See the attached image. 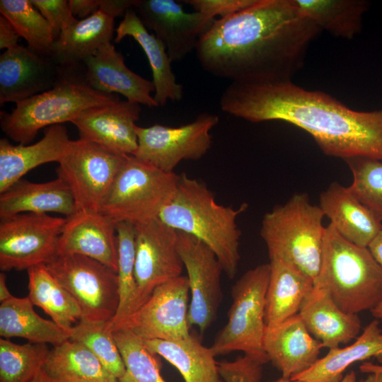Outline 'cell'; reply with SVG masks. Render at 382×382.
I'll return each instance as SVG.
<instances>
[{
  "mask_svg": "<svg viewBox=\"0 0 382 382\" xmlns=\"http://www.w3.org/2000/svg\"><path fill=\"white\" fill-rule=\"evenodd\" d=\"M321 31L294 0H256L216 19L196 57L206 72L231 82L291 80Z\"/></svg>",
  "mask_w": 382,
  "mask_h": 382,
  "instance_id": "cell-1",
  "label": "cell"
},
{
  "mask_svg": "<svg viewBox=\"0 0 382 382\" xmlns=\"http://www.w3.org/2000/svg\"><path fill=\"white\" fill-rule=\"evenodd\" d=\"M221 110L250 122L280 120L307 132L327 156L382 160V108L358 111L291 80L232 81Z\"/></svg>",
  "mask_w": 382,
  "mask_h": 382,
  "instance_id": "cell-2",
  "label": "cell"
},
{
  "mask_svg": "<svg viewBox=\"0 0 382 382\" xmlns=\"http://www.w3.org/2000/svg\"><path fill=\"white\" fill-rule=\"evenodd\" d=\"M247 208V204L238 209L218 204L203 182L183 173L179 175L173 198L158 218L172 228L205 243L216 255L227 277L233 279L240 260L241 231L236 220Z\"/></svg>",
  "mask_w": 382,
  "mask_h": 382,
  "instance_id": "cell-3",
  "label": "cell"
},
{
  "mask_svg": "<svg viewBox=\"0 0 382 382\" xmlns=\"http://www.w3.org/2000/svg\"><path fill=\"white\" fill-rule=\"evenodd\" d=\"M314 285L326 289L349 313L371 311L382 301V269L367 247L347 241L331 224L325 228Z\"/></svg>",
  "mask_w": 382,
  "mask_h": 382,
  "instance_id": "cell-4",
  "label": "cell"
},
{
  "mask_svg": "<svg viewBox=\"0 0 382 382\" xmlns=\"http://www.w3.org/2000/svg\"><path fill=\"white\" fill-rule=\"evenodd\" d=\"M91 88L81 69H66L62 79L51 89L16 104L11 112L1 111L0 126L4 133L21 144H29L42 129L71 122L83 110L119 100Z\"/></svg>",
  "mask_w": 382,
  "mask_h": 382,
  "instance_id": "cell-5",
  "label": "cell"
},
{
  "mask_svg": "<svg viewBox=\"0 0 382 382\" xmlns=\"http://www.w3.org/2000/svg\"><path fill=\"white\" fill-rule=\"evenodd\" d=\"M325 215L306 193L293 195L275 206L262 219L260 236L270 260L289 263L314 281L320 265L325 228Z\"/></svg>",
  "mask_w": 382,
  "mask_h": 382,
  "instance_id": "cell-6",
  "label": "cell"
},
{
  "mask_svg": "<svg viewBox=\"0 0 382 382\" xmlns=\"http://www.w3.org/2000/svg\"><path fill=\"white\" fill-rule=\"evenodd\" d=\"M179 175L163 171L127 156L103 204L101 212L117 223L137 225L158 217L172 200Z\"/></svg>",
  "mask_w": 382,
  "mask_h": 382,
  "instance_id": "cell-7",
  "label": "cell"
},
{
  "mask_svg": "<svg viewBox=\"0 0 382 382\" xmlns=\"http://www.w3.org/2000/svg\"><path fill=\"white\" fill-rule=\"evenodd\" d=\"M270 274V263L261 264L246 271L233 286L228 320L211 346L216 357L240 351L265 364L269 361L263 340Z\"/></svg>",
  "mask_w": 382,
  "mask_h": 382,
  "instance_id": "cell-8",
  "label": "cell"
},
{
  "mask_svg": "<svg viewBox=\"0 0 382 382\" xmlns=\"http://www.w3.org/2000/svg\"><path fill=\"white\" fill-rule=\"evenodd\" d=\"M46 266L78 303L81 320H112L120 303L116 271L94 259L75 254L57 255Z\"/></svg>",
  "mask_w": 382,
  "mask_h": 382,
  "instance_id": "cell-9",
  "label": "cell"
},
{
  "mask_svg": "<svg viewBox=\"0 0 382 382\" xmlns=\"http://www.w3.org/2000/svg\"><path fill=\"white\" fill-rule=\"evenodd\" d=\"M126 156L80 138L71 140L57 173L69 187L76 211L101 212Z\"/></svg>",
  "mask_w": 382,
  "mask_h": 382,
  "instance_id": "cell-10",
  "label": "cell"
},
{
  "mask_svg": "<svg viewBox=\"0 0 382 382\" xmlns=\"http://www.w3.org/2000/svg\"><path fill=\"white\" fill-rule=\"evenodd\" d=\"M66 217L21 213L0 219V269L28 270L52 261Z\"/></svg>",
  "mask_w": 382,
  "mask_h": 382,
  "instance_id": "cell-11",
  "label": "cell"
},
{
  "mask_svg": "<svg viewBox=\"0 0 382 382\" xmlns=\"http://www.w3.org/2000/svg\"><path fill=\"white\" fill-rule=\"evenodd\" d=\"M215 114L202 113L179 127L136 125L138 146L134 156L163 171L174 172L183 160H198L212 146L211 130L219 123Z\"/></svg>",
  "mask_w": 382,
  "mask_h": 382,
  "instance_id": "cell-12",
  "label": "cell"
},
{
  "mask_svg": "<svg viewBox=\"0 0 382 382\" xmlns=\"http://www.w3.org/2000/svg\"><path fill=\"white\" fill-rule=\"evenodd\" d=\"M190 287L187 276L157 286L134 313L112 328L125 329L143 340H176L188 337Z\"/></svg>",
  "mask_w": 382,
  "mask_h": 382,
  "instance_id": "cell-13",
  "label": "cell"
},
{
  "mask_svg": "<svg viewBox=\"0 0 382 382\" xmlns=\"http://www.w3.org/2000/svg\"><path fill=\"white\" fill-rule=\"evenodd\" d=\"M134 226L138 308L157 286L181 276L184 265L176 230L158 218Z\"/></svg>",
  "mask_w": 382,
  "mask_h": 382,
  "instance_id": "cell-14",
  "label": "cell"
},
{
  "mask_svg": "<svg viewBox=\"0 0 382 382\" xmlns=\"http://www.w3.org/2000/svg\"><path fill=\"white\" fill-rule=\"evenodd\" d=\"M177 232L178 250L187 273L191 296L189 325L197 326L203 334L214 322L221 302L223 268L205 243L191 235Z\"/></svg>",
  "mask_w": 382,
  "mask_h": 382,
  "instance_id": "cell-15",
  "label": "cell"
},
{
  "mask_svg": "<svg viewBox=\"0 0 382 382\" xmlns=\"http://www.w3.org/2000/svg\"><path fill=\"white\" fill-rule=\"evenodd\" d=\"M133 8L146 28L163 42L172 62L195 50L216 20L199 12H187L180 1L174 0H136Z\"/></svg>",
  "mask_w": 382,
  "mask_h": 382,
  "instance_id": "cell-16",
  "label": "cell"
},
{
  "mask_svg": "<svg viewBox=\"0 0 382 382\" xmlns=\"http://www.w3.org/2000/svg\"><path fill=\"white\" fill-rule=\"evenodd\" d=\"M66 69L51 56L18 45L0 55V105L15 104L52 88Z\"/></svg>",
  "mask_w": 382,
  "mask_h": 382,
  "instance_id": "cell-17",
  "label": "cell"
},
{
  "mask_svg": "<svg viewBox=\"0 0 382 382\" xmlns=\"http://www.w3.org/2000/svg\"><path fill=\"white\" fill-rule=\"evenodd\" d=\"M141 105L120 99L83 110L71 123L80 139L120 155L134 156L138 146L135 131Z\"/></svg>",
  "mask_w": 382,
  "mask_h": 382,
  "instance_id": "cell-18",
  "label": "cell"
},
{
  "mask_svg": "<svg viewBox=\"0 0 382 382\" xmlns=\"http://www.w3.org/2000/svg\"><path fill=\"white\" fill-rule=\"evenodd\" d=\"M81 71L87 84L98 91L119 93L129 101L150 108L158 106L151 96L155 91L153 81L129 69L122 54L111 42L87 58Z\"/></svg>",
  "mask_w": 382,
  "mask_h": 382,
  "instance_id": "cell-19",
  "label": "cell"
},
{
  "mask_svg": "<svg viewBox=\"0 0 382 382\" xmlns=\"http://www.w3.org/2000/svg\"><path fill=\"white\" fill-rule=\"evenodd\" d=\"M80 255L117 271V222L102 212L77 210L60 236L57 255Z\"/></svg>",
  "mask_w": 382,
  "mask_h": 382,
  "instance_id": "cell-20",
  "label": "cell"
},
{
  "mask_svg": "<svg viewBox=\"0 0 382 382\" xmlns=\"http://www.w3.org/2000/svg\"><path fill=\"white\" fill-rule=\"evenodd\" d=\"M263 348L282 377L293 378L318 360L322 346L298 313L275 326L266 327Z\"/></svg>",
  "mask_w": 382,
  "mask_h": 382,
  "instance_id": "cell-21",
  "label": "cell"
},
{
  "mask_svg": "<svg viewBox=\"0 0 382 382\" xmlns=\"http://www.w3.org/2000/svg\"><path fill=\"white\" fill-rule=\"evenodd\" d=\"M299 314L322 348L331 349L348 344L359 336L361 329L357 314L342 310L326 289L315 285L303 300Z\"/></svg>",
  "mask_w": 382,
  "mask_h": 382,
  "instance_id": "cell-22",
  "label": "cell"
},
{
  "mask_svg": "<svg viewBox=\"0 0 382 382\" xmlns=\"http://www.w3.org/2000/svg\"><path fill=\"white\" fill-rule=\"evenodd\" d=\"M71 139L63 125L44 129V136L33 144H12L7 139H0V193L37 166L59 162Z\"/></svg>",
  "mask_w": 382,
  "mask_h": 382,
  "instance_id": "cell-23",
  "label": "cell"
},
{
  "mask_svg": "<svg viewBox=\"0 0 382 382\" xmlns=\"http://www.w3.org/2000/svg\"><path fill=\"white\" fill-rule=\"evenodd\" d=\"M318 206L339 234L357 245L368 247L382 228V222L349 187L337 182L332 183L320 193Z\"/></svg>",
  "mask_w": 382,
  "mask_h": 382,
  "instance_id": "cell-24",
  "label": "cell"
},
{
  "mask_svg": "<svg viewBox=\"0 0 382 382\" xmlns=\"http://www.w3.org/2000/svg\"><path fill=\"white\" fill-rule=\"evenodd\" d=\"M115 33V42L132 37L144 50L152 71L155 88L153 96L158 105L163 106L168 100L180 101L183 96V86L176 81L166 47L154 33L149 32L134 8L126 11Z\"/></svg>",
  "mask_w": 382,
  "mask_h": 382,
  "instance_id": "cell-25",
  "label": "cell"
},
{
  "mask_svg": "<svg viewBox=\"0 0 382 382\" xmlns=\"http://www.w3.org/2000/svg\"><path fill=\"white\" fill-rule=\"evenodd\" d=\"M76 207L71 190L60 178L33 183L24 179L0 193V218L21 213L55 212L72 216Z\"/></svg>",
  "mask_w": 382,
  "mask_h": 382,
  "instance_id": "cell-26",
  "label": "cell"
},
{
  "mask_svg": "<svg viewBox=\"0 0 382 382\" xmlns=\"http://www.w3.org/2000/svg\"><path fill=\"white\" fill-rule=\"evenodd\" d=\"M115 18L99 9L90 16L78 20L55 40L51 57L65 69H78L103 45L111 42Z\"/></svg>",
  "mask_w": 382,
  "mask_h": 382,
  "instance_id": "cell-27",
  "label": "cell"
},
{
  "mask_svg": "<svg viewBox=\"0 0 382 382\" xmlns=\"http://www.w3.org/2000/svg\"><path fill=\"white\" fill-rule=\"evenodd\" d=\"M371 358L382 363V329L376 319L364 328L354 342L345 347L329 349L310 369L291 379L303 382H340L350 365Z\"/></svg>",
  "mask_w": 382,
  "mask_h": 382,
  "instance_id": "cell-28",
  "label": "cell"
},
{
  "mask_svg": "<svg viewBox=\"0 0 382 382\" xmlns=\"http://www.w3.org/2000/svg\"><path fill=\"white\" fill-rule=\"evenodd\" d=\"M270 274L265 297V324L275 326L299 313L313 289V280L294 265L270 260Z\"/></svg>",
  "mask_w": 382,
  "mask_h": 382,
  "instance_id": "cell-29",
  "label": "cell"
},
{
  "mask_svg": "<svg viewBox=\"0 0 382 382\" xmlns=\"http://www.w3.org/2000/svg\"><path fill=\"white\" fill-rule=\"evenodd\" d=\"M154 354L165 359L178 369L185 382H223L216 355L195 336L176 340H144Z\"/></svg>",
  "mask_w": 382,
  "mask_h": 382,
  "instance_id": "cell-30",
  "label": "cell"
},
{
  "mask_svg": "<svg viewBox=\"0 0 382 382\" xmlns=\"http://www.w3.org/2000/svg\"><path fill=\"white\" fill-rule=\"evenodd\" d=\"M27 297L11 299L0 305V335L8 339L22 337L32 343L57 346L70 339V332L53 320L40 317Z\"/></svg>",
  "mask_w": 382,
  "mask_h": 382,
  "instance_id": "cell-31",
  "label": "cell"
},
{
  "mask_svg": "<svg viewBox=\"0 0 382 382\" xmlns=\"http://www.w3.org/2000/svg\"><path fill=\"white\" fill-rule=\"evenodd\" d=\"M28 296L33 305L41 308L52 320L70 332L81 320V311L71 295L50 273L45 264L30 267Z\"/></svg>",
  "mask_w": 382,
  "mask_h": 382,
  "instance_id": "cell-32",
  "label": "cell"
},
{
  "mask_svg": "<svg viewBox=\"0 0 382 382\" xmlns=\"http://www.w3.org/2000/svg\"><path fill=\"white\" fill-rule=\"evenodd\" d=\"M300 10L323 30L351 40L362 28L364 14L369 9L366 0H294Z\"/></svg>",
  "mask_w": 382,
  "mask_h": 382,
  "instance_id": "cell-33",
  "label": "cell"
},
{
  "mask_svg": "<svg viewBox=\"0 0 382 382\" xmlns=\"http://www.w3.org/2000/svg\"><path fill=\"white\" fill-rule=\"evenodd\" d=\"M43 368L57 382L68 379L118 381L89 349L70 339L50 350Z\"/></svg>",
  "mask_w": 382,
  "mask_h": 382,
  "instance_id": "cell-34",
  "label": "cell"
},
{
  "mask_svg": "<svg viewBox=\"0 0 382 382\" xmlns=\"http://www.w3.org/2000/svg\"><path fill=\"white\" fill-rule=\"evenodd\" d=\"M0 13L12 23L28 47L51 55L55 41L54 32L30 0H1Z\"/></svg>",
  "mask_w": 382,
  "mask_h": 382,
  "instance_id": "cell-35",
  "label": "cell"
},
{
  "mask_svg": "<svg viewBox=\"0 0 382 382\" xmlns=\"http://www.w3.org/2000/svg\"><path fill=\"white\" fill-rule=\"evenodd\" d=\"M118 242L117 276L120 303L110 322L111 329L137 309V286L135 279V226L129 222L117 223Z\"/></svg>",
  "mask_w": 382,
  "mask_h": 382,
  "instance_id": "cell-36",
  "label": "cell"
},
{
  "mask_svg": "<svg viewBox=\"0 0 382 382\" xmlns=\"http://www.w3.org/2000/svg\"><path fill=\"white\" fill-rule=\"evenodd\" d=\"M50 349L47 344L18 345L0 339V382H30L44 367Z\"/></svg>",
  "mask_w": 382,
  "mask_h": 382,
  "instance_id": "cell-37",
  "label": "cell"
},
{
  "mask_svg": "<svg viewBox=\"0 0 382 382\" xmlns=\"http://www.w3.org/2000/svg\"><path fill=\"white\" fill-rule=\"evenodd\" d=\"M110 322L80 320L72 328L70 340L85 345L98 359L104 368L119 380L125 372V366L115 340Z\"/></svg>",
  "mask_w": 382,
  "mask_h": 382,
  "instance_id": "cell-38",
  "label": "cell"
},
{
  "mask_svg": "<svg viewBox=\"0 0 382 382\" xmlns=\"http://www.w3.org/2000/svg\"><path fill=\"white\" fill-rule=\"evenodd\" d=\"M112 331L125 366L119 382H166L161 375L156 355L146 347L142 339L127 330Z\"/></svg>",
  "mask_w": 382,
  "mask_h": 382,
  "instance_id": "cell-39",
  "label": "cell"
},
{
  "mask_svg": "<svg viewBox=\"0 0 382 382\" xmlns=\"http://www.w3.org/2000/svg\"><path fill=\"white\" fill-rule=\"evenodd\" d=\"M345 161L353 176L349 190L382 222V161L364 157Z\"/></svg>",
  "mask_w": 382,
  "mask_h": 382,
  "instance_id": "cell-40",
  "label": "cell"
},
{
  "mask_svg": "<svg viewBox=\"0 0 382 382\" xmlns=\"http://www.w3.org/2000/svg\"><path fill=\"white\" fill-rule=\"evenodd\" d=\"M262 361L243 354L231 361L219 362V371L223 382H262Z\"/></svg>",
  "mask_w": 382,
  "mask_h": 382,
  "instance_id": "cell-41",
  "label": "cell"
},
{
  "mask_svg": "<svg viewBox=\"0 0 382 382\" xmlns=\"http://www.w3.org/2000/svg\"><path fill=\"white\" fill-rule=\"evenodd\" d=\"M50 25L55 40L62 32L74 25L79 19L72 14L69 1L30 0Z\"/></svg>",
  "mask_w": 382,
  "mask_h": 382,
  "instance_id": "cell-42",
  "label": "cell"
},
{
  "mask_svg": "<svg viewBox=\"0 0 382 382\" xmlns=\"http://www.w3.org/2000/svg\"><path fill=\"white\" fill-rule=\"evenodd\" d=\"M256 0H184L195 11L209 18H226L251 6Z\"/></svg>",
  "mask_w": 382,
  "mask_h": 382,
  "instance_id": "cell-43",
  "label": "cell"
},
{
  "mask_svg": "<svg viewBox=\"0 0 382 382\" xmlns=\"http://www.w3.org/2000/svg\"><path fill=\"white\" fill-rule=\"evenodd\" d=\"M20 35L12 23L0 15V49H11L18 45Z\"/></svg>",
  "mask_w": 382,
  "mask_h": 382,
  "instance_id": "cell-44",
  "label": "cell"
},
{
  "mask_svg": "<svg viewBox=\"0 0 382 382\" xmlns=\"http://www.w3.org/2000/svg\"><path fill=\"white\" fill-rule=\"evenodd\" d=\"M69 7L75 18H87L100 9L99 0H69Z\"/></svg>",
  "mask_w": 382,
  "mask_h": 382,
  "instance_id": "cell-45",
  "label": "cell"
},
{
  "mask_svg": "<svg viewBox=\"0 0 382 382\" xmlns=\"http://www.w3.org/2000/svg\"><path fill=\"white\" fill-rule=\"evenodd\" d=\"M136 0H99L100 9L115 18L124 16L127 10L133 8Z\"/></svg>",
  "mask_w": 382,
  "mask_h": 382,
  "instance_id": "cell-46",
  "label": "cell"
},
{
  "mask_svg": "<svg viewBox=\"0 0 382 382\" xmlns=\"http://www.w3.org/2000/svg\"><path fill=\"white\" fill-rule=\"evenodd\" d=\"M373 257L382 269V228L368 245Z\"/></svg>",
  "mask_w": 382,
  "mask_h": 382,
  "instance_id": "cell-47",
  "label": "cell"
},
{
  "mask_svg": "<svg viewBox=\"0 0 382 382\" xmlns=\"http://www.w3.org/2000/svg\"><path fill=\"white\" fill-rule=\"evenodd\" d=\"M13 296L11 294L6 282V275L4 272L0 273V301L1 303L11 299Z\"/></svg>",
  "mask_w": 382,
  "mask_h": 382,
  "instance_id": "cell-48",
  "label": "cell"
},
{
  "mask_svg": "<svg viewBox=\"0 0 382 382\" xmlns=\"http://www.w3.org/2000/svg\"><path fill=\"white\" fill-rule=\"evenodd\" d=\"M359 370L366 374L382 373V365L366 361L360 365Z\"/></svg>",
  "mask_w": 382,
  "mask_h": 382,
  "instance_id": "cell-49",
  "label": "cell"
},
{
  "mask_svg": "<svg viewBox=\"0 0 382 382\" xmlns=\"http://www.w3.org/2000/svg\"><path fill=\"white\" fill-rule=\"evenodd\" d=\"M30 382H57L42 368Z\"/></svg>",
  "mask_w": 382,
  "mask_h": 382,
  "instance_id": "cell-50",
  "label": "cell"
},
{
  "mask_svg": "<svg viewBox=\"0 0 382 382\" xmlns=\"http://www.w3.org/2000/svg\"><path fill=\"white\" fill-rule=\"evenodd\" d=\"M359 382H382V373H372Z\"/></svg>",
  "mask_w": 382,
  "mask_h": 382,
  "instance_id": "cell-51",
  "label": "cell"
},
{
  "mask_svg": "<svg viewBox=\"0 0 382 382\" xmlns=\"http://www.w3.org/2000/svg\"><path fill=\"white\" fill-rule=\"evenodd\" d=\"M370 311L375 319L382 322V301Z\"/></svg>",
  "mask_w": 382,
  "mask_h": 382,
  "instance_id": "cell-52",
  "label": "cell"
},
{
  "mask_svg": "<svg viewBox=\"0 0 382 382\" xmlns=\"http://www.w3.org/2000/svg\"><path fill=\"white\" fill-rule=\"evenodd\" d=\"M357 375L354 371H351L344 376L342 380L340 382H356Z\"/></svg>",
  "mask_w": 382,
  "mask_h": 382,
  "instance_id": "cell-53",
  "label": "cell"
},
{
  "mask_svg": "<svg viewBox=\"0 0 382 382\" xmlns=\"http://www.w3.org/2000/svg\"><path fill=\"white\" fill-rule=\"evenodd\" d=\"M59 382H119L118 381H86V380H76V379H68L64 380Z\"/></svg>",
  "mask_w": 382,
  "mask_h": 382,
  "instance_id": "cell-54",
  "label": "cell"
},
{
  "mask_svg": "<svg viewBox=\"0 0 382 382\" xmlns=\"http://www.w3.org/2000/svg\"><path fill=\"white\" fill-rule=\"evenodd\" d=\"M268 382H303V381H298V380H292L291 378H285L281 377V378H279L278 379L273 380V381H268Z\"/></svg>",
  "mask_w": 382,
  "mask_h": 382,
  "instance_id": "cell-55",
  "label": "cell"
}]
</instances>
